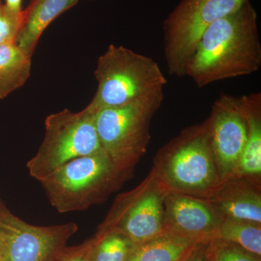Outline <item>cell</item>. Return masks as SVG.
Segmentation results:
<instances>
[{"label": "cell", "mask_w": 261, "mask_h": 261, "mask_svg": "<svg viewBox=\"0 0 261 261\" xmlns=\"http://www.w3.org/2000/svg\"><path fill=\"white\" fill-rule=\"evenodd\" d=\"M260 66L257 12L250 0H245L204 32L187 63L186 75L202 89L214 82L252 74Z\"/></svg>", "instance_id": "cell-1"}, {"label": "cell", "mask_w": 261, "mask_h": 261, "mask_svg": "<svg viewBox=\"0 0 261 261\" xmlns=\"http://www.w3.org/2000/svg\"><path fill=\"white\" fill-rule=\"evenodd\" d=\"M169 192L208 198L223 185L211 147L210 122L187 127L159 149L152 168Z\"/></svg>", "instance_id": "cell-2"}, {"label": "cell", "mask_w": 261, "mask_h": 261, "mask_svg": "<svg viewBox=\"0 0 261 261\" xmlns=\"http://www.w3.org/2000/svg\"><path fill=\"white\" fill-rule=\"evenodd\" d=\"M103 150L65 163L40 183L51 205L61 214L102 203L132 177Z\"/></svg>", "instance_id": "cell-3"}, {"label": "cell", "mask_w": 261, "mask_h": 261, "mask_svg": "<svg viewBox=\"0 0 261 261\" xmlns=\"http://www.w3.org/2000/svg\"><path fill=\"white\" fill-rule=\"evenodd\" d=\"M97 89L86 107L92 112L164 92L167 80L157 62L132 49L111 44L98 58Z\"/></svg>", "instance_id": "cell-4"}, {"label": "cell", "mask_w": 261, "mask_h": 261, "mask_svg": "<svg viewBox=\"0 0 261 261\" xmlns=\"http://www.w3.org/2000/svg\"><path fill=\"white\" fill-rule=\"evenodd\" d=\"M164 99V92L116 107L94 112L102 150L118 168L133 173L147 152L152 118Z\"/></svg>", "instance_id": "cell-5"}, {"label": "cell", "mask_w": 261, "mask_h": 261, "mask_svg": "<svg viewBox=\"0 0 261 261\" xmlns=\"http://www.w3.org/2000/svg\"><path fill=\"white\" fill-rule=\"evenodd\" d=\"M45 135L37 153L27 163L29 174L40 181L65 163L102 150L94 113L64 109L46 118Z\"/></svg>", "instance_id": "cell-6"}, {"label": "cell", "mask_w": 261, "mask_h": 261, "mask_svg": "<svg viewBox=\"0 0 261 261\" xmlns=\"http://www.w3.org/2000/svg\"><path fill=\"white\" fill-rule=\"evenodd\" d=\"M245 0H181L163 23V49L169 75L186 76L187 63L204 32Z\"/></svg>", "instance_id": "cell-7"}, {"label": "cell", "mask_w": 261, "mask_h": 261, "mask_svg": "<svg viewBox=\"0 0 261 261\" xmlns=\"http://www.w3.org/2000/svg\"><path fill=\"white\" fill-rule=\"evenodd\" d=\"M169 192L151 170L138 186L116 197L98 231H113L135 245L165 233L164 201Z\"/></svg>", "instance_id": "cell-8"}, {"label": "cell", "mask_w": 261, "mask_h": 261, "mask_svg": "<svg viewBox=\"0 0 261 261\" xmlns=\"http://www.w3.org/2000/svg\"><path fill=\"white\" fill-rule=\"evenodd\" d=\"M77 231L75 223L48 226L29 224L0 201V261H61L68 240Z\"/></svg>", "instance_id": "cell-9"}, {"label": "cell", "mask_w": 261, "mask_h": 261, "mask_svg": "<svg viewBox=\"0 0 261 261\" xmlns=\"http://www.w3.org/2000/svg\"><path fill=\"white\" fill-rule=\"evenodd\" d=\"M207 118L211 147L220 176L223 182L236 178L247 136L240 97L221 94L213 105Z\"/></svg>", "instance_id": "cell-10"}, {"label": "cell", "mask_w": 261, "mask_h": 261, "mask_svg": "<svg viewBox=\"0 0 261 261\" xmlns=\"http://www.w3.org/2000/svg\"><path fill=\"white\" fill-rule=\"evenodd\" d=\"M222 221L204 199L175 192H169L165 199L166 233L209 241L216 238Z\"/></svg>", "instance_id": "cell-11"}, {"label": "cell", "mask_w": 261, "mask_h": 261, "mask_svg": "<svg viewBox=\"0 0 261 261\" xmlns=\"http://www.w3.org/2000/svg\"><path fill=\"white\" fill-rule=\"evenodd\" d=\"M205 200L222 220L261 224L260 184L245 178H231Z\"/></svg>", "instance_id": "cell-12"}, {"label": "cell", "mask_w": 261, "mask_h": 261, "mask_svg": "<svg viewBox=\"0 0 261 261\" xmlns=\"http://www.w3.org/2000/svg\"><path fill=\"white\" fill-rule=\"evenodd\" d=\"M80 0H31L23 10L21 27L16 39L17 45L32 57L46 29L58 17L75 6Z\"/></svg>", "instance_id": "cell-13"}, {"label": "cell", "mask_w": 261, "mask_h": 261, "mask_svg": "<svg viewBox=\"0 0 261 261\" xmlns=\"http://www.w3.org/2000/svg\"><path fill=\"white\" fill-rule=\"evenodd\" d=\"M247 125L246 143L239 163L238 176L260 185L261 93L253 92L240 97Z\"/></svg>", "instance_id": "cell-14"}, {"label": "cell", "mask_w": 261, "mask_h": 261, "mask_svg": "<svg viewBox=\"0 0 261 261\" xmlns=\"http://www.w3.org/2000/svg\"><path fill=\"white\" fill-rule=\"evenodd\" d=\"M203 242L165 233L134 245L127 261H184Z\"/></svg>", "instance_id": "cell-15"}, {"label": "cell", "mask_w": 261, "mask_h": 261, "mask_svg": "<svg viewBox=\"0 0 261 261\" xmlns=\"http://www.w3.org/2000/svg\"><path fill=\"white\" fill-rule=\"evenodd\" d=\"M32 72V57L16 43L0 44V99L23 87Z\"/></svg>", "instance_id": "cell-16"}, {"label": "cell", "mask_w": 261, "mask_h": 261, "mask_svg": "<svg viewBox=\"0 0 261 261\" xmlns=\"http://www.w3.org/2000/svg\"><path fill=\"white\" fill-rule=\"evenodd\" d=\"M215 238L234 244L260 257L261 224L250 221L223 220Z\"/></svg>", "instance_id": "cell-17"}, {"label": "cell", "mask_w": 261, "mask_h": 261, "mask_svg": "<svg viewBox=\"0 0 261 261\" xmlns=\"http://www.w3.org/2000/svg\"><path fill=\"white\" fill-rule=\"evenodd\" d=\"M91 261H127L135 244L119 232L97 231L92 238Z\"/></svg>", "instance_id": "cell-18"}, {"label": "cell", "mask_w": 261, "mask_h": 261, "mask_svg": "<svg viewBox=\"0 0 261 261\" xmlns=\"http://www.w3.org/2000/svg\"><path fill=\"white\" fill-rule=\"evenodd\" d=\"M207 251L209 261H260V257L219 239L208 242Z\"/></svg>", "instance_id": "cell-19"}, {"label": "cell", "mask_w": 261, "mask_h": 261, "mask_svg": "<svg viewBox=\"0 0 261 261\" xmlns=\"http://www.w3.org/2000/svg\"><path fill=\"white\" fill-rule=\"evenodd\" d=\"M23 18L20 13L13 11L0 0V44L15 43Z\"/></svg>", "instance_id": "cell-20"}, {"label": "cell", "mask_w": 261, "mask_h": 261, "mask_svg": "<svg viewBox=\"0 0 261 261\" xmlns=\"http://www.w3.org/2000/svg\"><path fill=\"white\" fill-rule=\"evenodd\" d=\"M92 239L80 246L68 248L61 261H91Z\"/></svg>", "instance_id": "cell-21"}, {"label": "cell", "mask_w": 261, "mask_h": 261, "mask_svg": "<svg viewBox=\"0 0 261 261\" xmlns=\"http://www.w3.org/2000/svg\"><path fill=\"white\" fill-rule=\"evenodd\" d=\"M209 241L200 243L184 261H209L207 251Z\"/></svg>", "instance_id": "cell-22"}]
</instances>
